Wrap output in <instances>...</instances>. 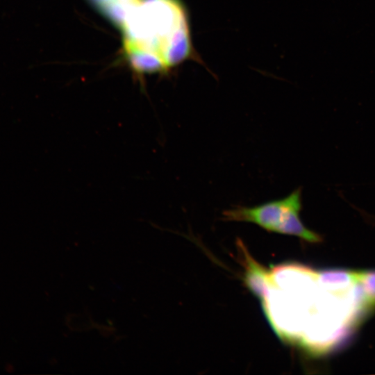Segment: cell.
<instances>
[{
	"mask_svg": "<svg viewBox=\"0 0 375 375\" xmlns=\"http://www.w3.org/2000/svg\"><path fill=\"white\" fill-rule=\"evenodd\" d=\"M319 286L332 294L346 295L357 286L356 273L353 270L328 269L316 272Z\"/></svg>",
	"mask_w": 375,
	"mask_h": 375,
	"instance_id": "obj_4",
	"label": "cell"
},
{
	"mask_svg": "<svg viewBox=\"0 0 375 375\" xmlns=\"http://www.w3.org/2000/svg\"><path fill=\"white\" fill-rule=\"evenodd\" d=\"M119 29L125 57L138 74L167 70L191 53L187 15L179 0H142Z\"/></svg>",
	"mask_w": 375,
	"mask_h": 375,
	"instance_id": "obj_1",
	"label": "cell"
},
{
	"mask_svg": "<svg viewBox=\"0 0 375 375\" xmlns=\"http://www.w3.org/2000/svg\"><path fill=\"white\" fill-rule=\"evenodd\" d=\"M364 308L375 307V270L356 271Z\"/></svg>",
	"mask_w": 375,
	"mask_h": 375,
	"instance_id": "obj_6",
	"label": "cell"
},
{
	"mask_svg": "<svg viewBox=\"0 0 375 375\" xmlns=\"http://www.w3.org/2000/svg\"><path fill=\"white\" fill-rule=\"evenodd\" d=\"M302 208L301 189L297 188L287 197L249 207L236 206L225 210L223 219L255 224L265 230L298 237L311 243L321 237L305 226L300 218Z\"/></svg>",
	"mask_w": 375,
	"mask_h": 375,
	"instance_id": "obj_2",
	"label": "cell"
},
{
	"mask_svg": "<svg viewBox=\"0 0 375 375\" xmlns=\"http://www.w3.org/2000/svg\"><path fill=\"white\" fill-rule=\"evenodd\" d=\"M239 247L243 255L244 283L264 303L270 297L275 287L272 274L252 258L242 242H240Z\"/></svg>",
	"mask_w": 375,
	"mask_h": 375,
	"instance_id": "obj_3",
	"label": "cell"
},
{
	"mask_svg": "<svg viewBox=\"0 0 375 375\" xmlns=\"http://www.w3.org/2000/svg\"><path fill=\"white\" fill-rule=\"evenodd\" d=\"M118 28L142 0H88Z\"/></svg>",
	"mask_w": 375,
	"mask_h": 375,
	"instance_id": "obj_5",
	"label": "cell"
}]
</instances>
